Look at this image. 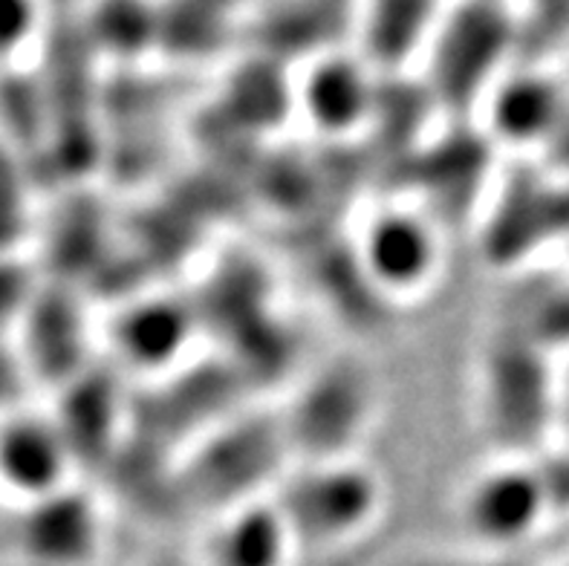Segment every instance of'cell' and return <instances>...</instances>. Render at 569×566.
<instances>
[{
  "instance_id": "obj_1",
  "label": "cell",
  "mask_w": 569,
  "mask_h": 566,
  "mask_svg": "<svg viewBox=\"0 0 569 566\" xmlns=\"http://www.w3.org/2000/svg\"><path fill=\"white\" fill-rule=\"evenodd\" d=\"M382 480L356 457L307 459L274 500L296 544L339 546L365 535L382 512Z\"/></svg>"
},
{
  "instance_id": "obj_2",
  "label": "cell",
  "mask_w": 569,
  "mask_h": 566,
  "mask_svg": "<svg viewBox=\"0 0 569 566\" xmlns=\"http://www.w3.org/2000/svg\"><path fill=\"white\" fill-rule=\"evenodd\" d=\"M353 258L370 287L390 301H417L440 280L446 249L431 217L413 202L373 206L353 237Z\"/></svg>"
},
{
  "instance_id": "obj_3",
  "label": "cell",
  "mask_w": 569,
  "mask_h": 566,
  "mask_svg": "<svg viewBox=\"0 0 569 566\" xmlns=\"http://www.w3.org/2000/svg\"><path fill=\"white\" fill-rule=\"evenodd\" d=\"M552 500L547 483L520 463H498L477 471L460 491L462 532L480 546H515L529 538Z\"/></svg>"
},
{
  "instance_id": "obj_4",
  "label": "cell",
  "mask_w": 569,
  "mask_h": 566,
  "mask_svg": "<svg viewBox=\"0 0 569 566\" xmlns=\"http://www.w3.org/2000/svg\"><path fill=\"white\" fill-rule=\"evenodd\" d=\"M298 110L321 133L353 130L370 113L368 70L353 58H318L298 85Z\"/></svg>"
},
{
  "instance_id": "obj_5",
  "label": "cell",
  "mask_w": 569,
  "mask_h": 566,
  "mask_svg": "<svg viewBox=\"0 0 569 566\" xmlns=\"http://www.w3.org/2000/svg\"><path fill=\"white\" fill-rule=\"evenodd\" d=\"M191 318L171 298L142 301L113 324V347L130 367L142 374H162L191 341Z\"/></svg>"
},
{
  "instance_id": "obj_6",
  "label": "cell",
  "mask_w": 569,
  "mask_h": 566,
  "mask_svg": "<svg viewBox=\"0 0 569 566\" xmlns=\"http://www.w3.org/2000/svg\"><path fill=\"white\" fill-rule=\"evenodd\" d=\"M292 546L298 544L278 506H238L217 529L214 566H287Z\"/></svg>"
},
{
  "instance_id": "obj_7",
  "label": "cell",
  "mask_w": 569,
  "mask_h": 566,
  "mask_svg": "<svg viewBox=\"0 0 569 566\" xmlns=\"http://www.w3.org/2000/svg\"><path fill=\"white\" fill-rule=\"evenodd\" d=\"M327 401L336 408L345 401L341 419L350 430L359 428L365 414H370V390L361 381H356L353 370H332L325 379H318L298 401L296 430H292L298 439H310L312 459L325 457V439L330 443L327 459L341 457L339 445H336V416H325ZM336 414H341V410H336Z\"/></svg>"
},
{
  "instance_id": "obj_8",
  "label": "cell",
  "mask_w": 569,
  "mask_h": 566,
  "mask_svg": "<svg viewBox=\"0 0 569 566\" xmlns=\"http://www.w3.org/2000/svg\"><path fill=\"white\" fill-rule=\"evenodd\" d=\"M368 21L359 23V32L365 38V56L373 64L402 67L419 47L433 41L437 36V9L431 7H408L405 21H393V9L376 7L365 9Z\"/></svg>"
},
{
  "instance_id": "obj_9",
  "label": "cell",
  "mask_w": 569,
  "mask_h": 566,
  "mask_svg": "<svg viewBox=\"0 0 569 566\" xmlns=\"http://www.w3.org/2000/svg\"><path fill=\"white\" fill-rule=\"evenodd\" d=\"M7 466L23 486L50 488L64 471V448L36 428H21L7 439Z\"/></svg>"
}]
</instances>
